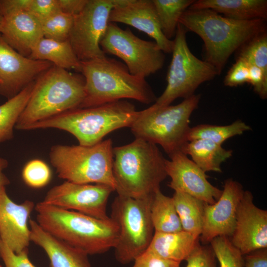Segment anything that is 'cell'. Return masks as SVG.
I'll return each instance as SVG.
<instances>
[{
  "mask_svg": "<svg viewBox=\"0 0 267 267\" xmlns=\"http://www.w3.org/2000/svg\"><path fill=\"white\" fill-rule=\"evenodd\" d=\"M266 21H239L226 18L210 9H187L178 23L203 40L204 61L221 74L230 56L244 44L267 30Z\"/></svg>",
  "mask_w": 267,
  "mask_h": 267,
  "instance_id": "6da1fadb",
  "label": "cell"
},
{
  "mask_svg": "<svg viewBox=\"0 0 267 267\" xmlns=\"http://www.w3.org/2000/svg\"><path fill=\"white\" fill-rule=\"evenodd\" d=\"M35 210L36 222L44 230L88 255L104 253L117 243L119 227L110 217L101 220L43 201Z\"/></svg>",
  "mask_w": 267,
  "mask_h": 267,
  "instance_id": "7a4b0ae2",
  "label": "cell"
},
{
  "mask_svg": "<svg viewBox=\"0 0 267 267\" xmlns=\"http://www.w3.org/2000/svg\"><path fill=\"white\" fill-rule=\"evenodd\" d=\"M112 171L118 195L135 199L152 197L167 175L166 159L157 145L135 138L113 147Z\"/></svg>",
  "mask_w": 267,
  "mask_h": 267,
  "instance_id": "3957f363",
  "label": "cell"
},
{
  "mask_svg": "<svg viewBox=\"0 0 267 267\" xmlns=\"http://www.w3.org/2000/svg\"><path fill=\"white\" fill-rule=\"evenodd\" d=\"M85 96L79 108L97 106L125 98L149 104L157 97L145 79L131 74L125 64L105 56L81 61Z\"/></svg>",
  "mask_w": 267,
  "mask_h": 267,
  "instance_id": "277c9868",
  "label": "cell"
},
{
  "mask_svg": "<svg viewBox=\"0 0 267 267\" xmlns=\"http://www.w3.org/2000/svg\"><path fill=\"white\" fill-rule=\"evenodd\" d=\"M138 111L134 105L118 100L103 105L70 110L25 127L23 130L55 128L74 135L79 144L91 146L111 132L131 127Z\"/></svg>",
  "mask_w": 267,
  "mask_h": 267,
  "instance_id": "5b68a950",
  "label": "cell"
},
{
  "mask_svg": "<svg viewBox=\"0 0 267 267\" xmlns=\"http://www.w3.org/2000/svg\"><path fill=\"white\" fill-rule=\"evenodd\" d=\"M85 79L53 65L35 82L30 97L15 128L25 127L78 108L85 96Z\"/></svg>",
  "mask_w": 267,
  "mask_h": 267,
  "instance_id": "8992f818",
  "label": "cell"
},
{
  "mask_svg": "<svg viewBox=\"0 0 267 267\" xmlns=\"http://www.w3.org/2000/svg\"><path fill=\"white\" fill-rule=\"evenodd\" d=\"M200 94L184 99L175 105L153 104L138 111L130 128L135 138L160 145L170 157L181 151L188 142L190 116L200 102Z\"/></svg>",
  "mask_w": 267,
  "mask_h": 267,
  "instance_id": "52a82bcc",
  "label": "cell"
},
{
  "mask_svg": "<svg viewBox=\"0 0 267 267\" xmlns=\"http://www.w3.org/2000/svg\"><path fill=\"white\" fill-rule=\"evenodd\" d=\"M113 147L109 138L91 146L55 145L49 156L58 177L77 183L102 184L115 191Z\"/></svg>",
  "mask_w": 267,
  "mask_h": 267,
  "instance_id": "ba28073f",
  "label": "cell"
},
{
  "mask_svg": "<svg viewBox=\"0 0 267 267\" xmlns=\"http://www.w3.org/2000/svg\"><path fill=\"white\" fill-rule=\"evenodd\" d=\"M153 196L135 199L118 195L112 204L110 218L119 227L115 256L122 264L134 262L151 243L154 234L150 215Z\"/></svg>",
  "mask_w": 267,
  "mask_h": 267,
  "instance_id": "9c48e42d",
  "label": "cell"
},
{
  "mask_svg": "<svg viewBox=\"0 0 267 267\" xmlns=\"http://www.w3.org/2000/svg\"><path fill=\"white\" fill-rule=\"evenodd\" d=\"M187 31L178 23L172 51V58L167 75V87L157 98L154 104L166 106L176 99L193 95L199 86L218 75L215 69L207 62L196 57L189 49Z\"/></svg>",
  "mask_w": 267,
  "mask_h": 267,
  "instance_id": "30bf717a",
  "label": "cell"
},
{
  "mask_svg": "<svg viewBox=\"0 0 267 267\" xmlns=\"http://www.w3.org/2000/svg\"><path fill=\"white\" fill-rule=\"evenodd\" d=\"M100 46L105 54L121 58L130 73L138 77L145 79L164 64L165 53L154 41L141 39L129 28L123 29L115 23L109 22Z\"/></svg>",
  "mask_w": 267,
  "mask_h": 267,
  "instance_id": "8fae6325",
  "label": "cell"
},
{
  "mask_svg": "<svg viewBox=\"0 0 267 267\" xmlns=\"http://www.w3.org/2000/svg\"><path fill=\"white\" fill-rule=\"evenodd\" d=\"M118 0H88L83 10L74 16L68 40L80 61L105 57L100 46L112 9Z\"/></svg>",
  "mask_w": 267,
  "mask_h": 267,
  "instance_id": "7c38bea8",
  "label": "cell"
},
{
  "mask_svg": "<svg viewBox=\"0 0 267 267\" xmlns=\"http://www.w3.org/2000/svg\"><path fill=\"white\" fill-rule=\"evenodd\" d=\"M115 190L102 184L77 183L65 181L50 188L43 202L93 218L106 220L107 204Z\"/></svg>",
  "mask_w": 267,
  "mask_h": 267,
  "instance_id": "4fadbf2b",
  "label": "cell"
},
{
  "mask_svg": "<svg viewBox=\"0 0 267 267\" xmlns=\"http://www.w3.org/2000/svg\"><path fill=\"white\" fill-rule=\"evenodd\" d=\"M53 65L49 62L21 54L0 34V94L8 99L35 82Z\"/></svg>",
  "mask_w": 267,
  "mask_h": 267,
  "instance_id": "5bb4252c",
  "label": "cell"
},
{
  "mask_svg": "<svg viewBox=\"0 0 267 267\" xmlns=\"http://www.w3.org/2000/svg\"><path fill=\"white\" fill-rule=\"evenodd\" d=\"M244 190L242 185L232 178L224 181L219 199L213 204L205 203L203 224L199 237L204 243L219 236L230 238L234 230L236 212Z\"/></svg>",
  "mask_w": 267,
  "mask_h": 267,
  "instance_id": "9a60e30c",
  "label": "cell"
},
{
  "mask_svg": "<svg viewBox=\"0 0 267 267\" xmlns=\"http://www.w3.org/2000/svg\"><path fill=\"white\" fill-rule=\"evenodd\" d=\"M166 159L165 169L171 178L168 186L204 203L213 204L220 197L222 190L209 182L208 176L187 155L178 151Z\"/></svg>",
  "mask_w": 267,
  "mask_h": 267,
  "instance_id": "2e32d148",
  "label": "cell"
},
{
  "mask_svg": "<svg viewBox=\"0 0 267 267\" xmlns=\"http://www.w3.org/2000/svg\"><path fill=\"white\" fill-rule=\"evenodd\" d=\"M231 243L243 255L267 248V211L257 207L246 190L238 204Z\"/></svg>",
  "mask_w": 267,
  "mask_h": 267,
  "instance_id": "e0dca14e",
  "label": "cell"
},
{
  "mask_svg": "<svg viewBox=\"0 0 267 267\" xmlns=\"http://www.w3.org/2000/svg\"><path fill=\"white\" fill-rule=\"evenodd\" d=\"M35 207L34 202L28 200L16 203L5 187L0 188V240L15 253L28 251L31 242L29 222Z\"/></svg>",
  "mask_w": 267,
  "mask_h": 267,
  "instance_id": "ac0fdd59",
  "label": "cell"
},
{
  "mask_svg": "<svg viewBox=\"0 0 267 267\" xmlns=\"http://www.w3.org/2000/svg\"><path fill=\"white\" fill-rule=\"evenodd\" d=\"M109 22L132 26L153 39L165 53L172 52L174 41L163 35L152 0H118Z\"/></svg>",
  "mask_w": 267,
  "mask_h": 267,
  "instance_id": "d6986e66",
  "label": "cell"
},
{
  "mask_svg": "<svg viewBox=\"0 0 267 267\" xmlns=\"http://www.w3.org/2000/svg\"><path fill=\"white\" fill-rule=\"evenodd\" d=\"M0 33L4 41L21 54L29 57L44 37L41 22L28 11L3 16Z\"/></svg>",
  "mask_w": 267,
  "mask_h": 267,
  "instance_id": "ffe728a7",
  "label": "cell"
},
{
  "mask_svg": "<svg viewBox=\"0 0 267 267\" xmlns=\"http://www.w3.org/2000/svg\"><path fill=\"white\" fill-rule=\"evenodd\" d=\"M31 241L40 247L49 259V267H91L88 255L44 230L30 219Z\"/></svg>",
  "mask_w": 267,
  "mask_h": 267,
  "instance_id": "44dd1931",
  "label": "cell"
},
{
  "mask_svg": "<svg viewBox=\"0 0 267 267\" xmlns=\"http://www.w3.org/2000/svg\"><path fill=\"white\" fill-rule=\"evenodd\" d=\"M189 9H210L239 21L267 19V0H198Z\"/></svg>",
  "mask_w": 267,
  "mask_h": 267,
  "instance_id": "7402d4cb",
  "label": "cell"
},
{
  "mask_svg": "<svg viewBox=\"0 0 267 267\" xmlns=\"http://www.w3.org/2000/svg\"><path fill=\"white\" fill-rule=\"evenodd\" d=\"M199 244V237L181 230L154 232L146 251L165 259L180 263L186 261Z\"/></svg>",
  "mask_w": 267,
  "mask_h": 267,
  "instance_id": "603a6c76",
  "label": "cell"
},
{
  "mask_svg": "<svg viewBox=\"0 0 267 267\" xmlns=\"http://www.w3.org/2000/svg\"><path fill=\"white\" fill-rule=\"evenodd\" d=\"M46 61L65 70L81 71V63L69 40L61 41L43 37L34 47L28 57Z\"/></svg>",
  "mask_w": 267,
  "mask_h": 267,
  "instance_id": "cb8c5ba5",
  "label": "cell"
},
{
  "mask_svg": "<svg viewBox=\"0 0 267 267\" xmlns=\"http://www.w3.org/2000/svg\"><path fill=\"white\" fill-rule=\"evenodd\" d=\"M181 152L191 156L193 162L205 173H221L222 164L232 155L231 150H226L222 145L206 139L188 141Z\"/></svg>",
  "mask_w": 267,
  "mask_h": 267,
  "instance_id": "d4e9b609",
  "label": "cell"
},
{
  "mask_svg": "<svg viewBox=\"0 0 267 267\" xmlns=\"http://www.w3.org/2000/svg\"><path fill=\"white\" fill-rule=\"evenodd\" d=\"M150 215L154 232L172 233L182 230L172 197L164 195L160 189L152 197Z\"/></svg>",
  "mask_w": 267,
  "mask_h": 267,
  "instance_id": "484cf974",
  "label": "cell"
},
{
  "mask_svg": "<svg viewBox=\"0 0 267 267\" xmlns=\"http://www.w3.org/2000/svg\"><path fill=\"white\" fill-rule=\"evenodd\" d=\"M182 230L199 237L204 202L185 193L175 191L172 197Z\"/></svg>",
  "mask_w": 267,
  "mask_h": 267,
  "instance_id": "4316f807",
  "label": "cell"
},
{
  "mask_svg": "<svg viewBox=\"0 0 267 267\" xmlns=\"http://www.w3.org/2000/svg\"><path fill=\"white\" fill-rule=\"evenodd\" d=\"M35 82L0 105V143L13 137L14 127L28 103Z\"/></svg>",
  "mask_w": 267,
  "mask_h": 267,
  "instance_id": "83f0119b",
  "label": "cell"
},
{
  "mask_svg": "<svg viewBox=\"0 0 267 267\" xmlns=\"http://www.w3.org/2000/svg\"><path fill=\"white\" fill-rule=\"evenodd\" d=\"M251 128L245 122L237 120L225 126L200 124L190 127L187 135L188 141L196 139H206L220 145L228 138L241 135Z\"/></svg>",
  "mask_w": 267,
  "mask_h": 267,
  "instance_id": "f1b7e54d",
  "label": "cell"
},
{
  "mask_svg": "<svg viewBox=\"0 0 267 267\" xmlns=\"http://www.w3.org/2000/svg\"><path fill=\"white\" fill-rule=\"evenodd\" d=\"M161 31L170 40L175 36L177 26L182 13L195 0H152Z\"/></svg>",
  "mask_w": 267,
  "mask_h": 267,
  "instance_id": "f546056e",
  "label": "cell"
},
{
  "mask_svg": "<svg viewBox=\"0 0 267 267\" xmlns=\"http://www.w3.org/2000/svg\"><path fill=\"white\" fill-rule=\"evenodd\" d=\"M236 58L260 69L267 75V31L257 34L236 52Z\"/></svg>",
  "mask_w": 267,
  "mask_h": 267,
  "instance_id": "4dcf8cb0",
  "label": "cell"
},
{
  "mask_svg": "<svg viewBox=\"0 0 267 267\" xmlns=\"http://www.w3.org/2000/svg\"><path fill=\"white\" fill-rule=\"evenodd\" d=\"M210 243L220 267H244L243 255L233 245L229 238L219 236Z\"/></svg>",
  "mask_w": 267,
  "mask_h": 267,
  "instance_id": "1f68e13d",
  "label": "cell"
},
{
  "mask_svg": "<svg viewBox=\"0 0 267 267\" xmlns=\"http://www.w3.org/2000/svg\"><path fill=\"white\" fill-rule=\"evenodd\" d=\"M74 16L61 11L41 22L44 38L58 41L68 40Z\"/></svg>",
  "mask_w": 267,
  "mask_h": 267,
  "instance_id": "d6a6232c",
  "label": "cell"
},
{
  "mask_svg": "<svg viewBox=\"0 0 267 267\" xmlns=\"http://www.w3.org/2000/svg\"><path fill=\"white\" fill-rule=\"evenodd\" d=\"M22 178L28 186L40 188L46 185L51 178V172L47 164L40 159L29 161L24 167Z\"/></svg>",
  "mask_w": 267,
  "mask_h": 267,
  "instance_id": "836d02e7",
  "label": "cell"
},
{
  "mask_svg": "<svg viewBox=\"0 0 267 267\" xmlns=\"http://www.w3.org/2000/svg\"><path fill=\"white\" fill-rule=\"evenodd\" d=\"M249 81V65L241 58H236L235 63L228 71L224 79V86L237 87L248 83Z\"/></svg>",
  "mask_w": 267,
  "mask_h": 267,
  "instance_id": "e575fe53",
  "label": "cell"
},
{
  "mask_svg": "<svg viewBox=\"0 0 267 267\" xmlns=\"http://www.w3.org/2000/svg\"><path fill=\"white\" fill-rule=\"evenodd\" d=\"M186 261V267H217L216 258L211 246L200 243Z\"/></svg>",
  "mask_w": 267,
  "mask_h": 267,
  "instance_id": "d590c367",
  "label": "cell"
},
{
  "mask_svg": "<svg viewBox=\"0 0 267 267\" xmlns=\"http://www.w3.org/2000/svg\"><path fill=\"white\" fill-rule=\"evenodd\" d=\"M0 259L5 267H36L28 257V251L15 253L0 240Z\"/></svg>",
  "mask_w": 267,
  "mask_h": 267,
  "instance_id": "8d00e7d4",
  "label": "cell"
},
{
  "mask_svg": "<svg viewBox=\"0 0 267 267\" xmlns=\"http://www.w3.org/2000/svg\"><path fill=\"white\" fill-rule=\"evenodd\" d=\"M60 11L57 0H31L28 10L41 22Z\"/></svg>",
  "mask_w": 267,
  "mask_h": 267,
  "instance_id": "74e56055",
  "label": "cell"
},
{
  "mask_svg": "<svg viewBox=\"0 0 267 267\" xmlns=\"http://www.w3.org/2000/svg\"><path fill=\"white\" fill-rule=\"evenodd\" d=\"M132 267H180L179 263L160 257L146 251L136 258Z\"/></svg>",
  "mask_w": 267,
  "mask_h": 267,
  "instance_id": "f35d334b",
  "label": "cell"
},
{
  "mask_svg": "<svg viewBox=\"0 0 267 267\" xmlns=\"http://www.w3.org/2000/svg\"><path fill=\"white\" fill-rule=\"evenodd\" d=\"M249 65L250 84L253 88L254 91L263 99L267 98V75L257 67Z\"/></svg>",
  "mask_w": 267,
  "mask_h": 267,
  "instance_id": "ab89813d",
  "label": "cell"
},
{
  "mask_svg": "<svg viewBox=\"0 0 267 267\" xmlns=\"http://www.w3.org/2000/svg\"><path fill=\"white\" fill-rule=\"evenodd\" d=\"M31 0H0V11L3 16L28 11Z\"/></svg>",
  "mask_w": 267,
  "mask_h": 267,
  "instance_id": "60d3db41",
  "label": "cell"
},
{
  "mask_svg": "<svg viewBox=\"0 0 267 267\" xmlns=\"http://www.w3.org/2000/svg\"><path fill=\"white\" fill-rule=\"evenodd\" d=\"M244 267H267V248L243 255Z\"/></svg>",
  "mask_w": 267,
  "mask_h": 267,
  "instance_id": "b9f144b4",
  "label": "cell"
},
{
  "mask_svg": "<svg viewBox=\"0 0 267 267\" xmlns=\"http://www.w3.org/2000/svg\"><path fill=\"white\" fill-rule=\"evenodd\" d=\"M88 0H57L60 10L73 16L84 9Z\"/></svg>",
  "mask_w": 267,
  "mask_h": 267,
  "instance_id": "7bdbcfd3",
  "label": "cell"
},
{
  "mask_svg": "<svg viewBox=\"0 0 267 267\" xmlns=\"http://www.w3.org/2000/svg\"><path fill=\"white\" fill-rule=\"evenodd\" d=\"M8 164V161L6 159L0 157V188L5 187L10 183L9 179L3 172L7 167Z\"/></svg>",
  "mask_w": 267,
  "mask_h": 267,
  "instance_id": "ee69618b",
  "label": "cell"
},
{
  "mask_svg": "<svg viewBox=\"0 0 267 267\" xmlns=\"http://www.w3.org/2000/svg\"><path fill=\"white\" fill-rule=\"evenodd\" d=\"M4 17L0 11V30L3 22Z\"/></svg>",
  "mask_w": 267,
  "mask_h": 267,
  "instance_id": "f6af8a7d",
  "label": "cell"
},
{
  "mask_svg": "<svg viewBox=\"0 0 267 267\" xmlns=\"http://www.w3.org/2000/svg\"><path fill=\"white\" fill-rule=\"evenodd\" d=\"M0 267H2V266L0 264Z\"/></svg>",
  "mask_w": 267,
  "mask_h": 267,
  "instance_id": "bcb514c9",
  "label": "cell"
}]
</instances>
